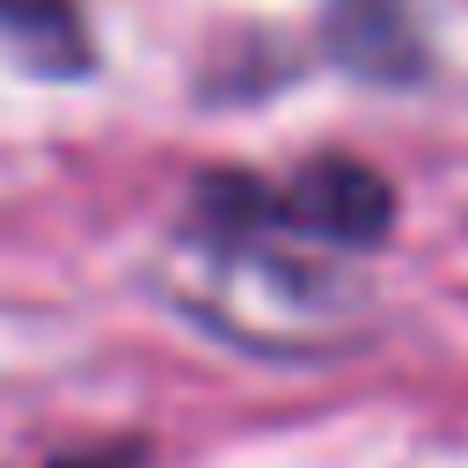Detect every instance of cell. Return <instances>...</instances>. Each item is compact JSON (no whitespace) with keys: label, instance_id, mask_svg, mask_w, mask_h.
Here are the masks:
<instances>
[{"label":"cell","instance_id":"cell-1","mask_svg":"<svg viewBox=\"0 0 468 468\" xmlns=\"http://www.w3.org/2000/svg\"><path fill=\"white\" fill-rule=\"evenodd\" d=\"M190 307L241 344H322L351 307V278L329 271V249L278 219L271 190L249 176L197 183V219L183 227Z\"/></svg>","mask_w":468,"mask_h":468},{"label":"cell","instance_id":"cell-2","mask_svg":"<svg viewBox=\"0 0 468 468\" xmlns=\"http://www.w3.org/2000/svg\"><path fill=\"white\" fill-rule=\"evenodd\" d=\"M278 219L300 227L307 241L322 249H373L395 219V190L380 168L351 161V154H322V161H300L278 190H271Z\"/></svg>","mask_w":468,"mask_h":468},{"label":"cell","instance_id":"cell-3","mask_svg":"<svg viewBox=\"0 0 468 468\" xmlns=\"http://www.w3.org/2000/svg\"><path fill=\"white\" fill-rule=\"evenodd\" d=\"M329 44L351 73H417V15L410 0H329Z\"/></svg>","mask_w":468,"mask_h":468},{"label":"cell","instance_id":"cell-4","mask_svg":"<svg viewBox=\"0 0 468 468\" xmlns=\"http://www.w3.org/2000/svg\"><path fill=\"white\" fill-rule=\"evenodd\" d=\"M0 37L44 73L88 66V22H80L73 0H0Z\"/></svg>","mask_w":468,"mask_h":468}]
</instances>
